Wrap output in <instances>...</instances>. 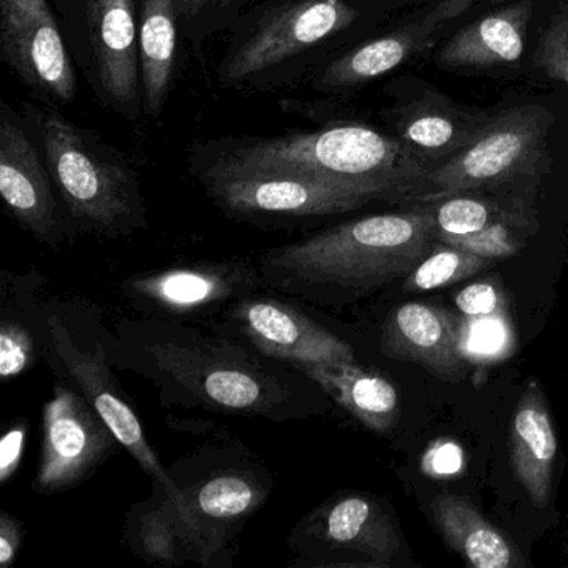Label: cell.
I'll return each mask as SVG.
<instances>
[{"mask_svg":"<svg viewBox=\"0 0 568 568\" xmlns=\"http://www.w3.org/2000/svg\"><path fill=\"white\" fill-rule=\"evenodd\" d=\"M108 351L112 365L144 375L164 402L181 407L275 422L311 417L321 408L315 395L324 390L315 392L317 384L297 368L181 322H122L118 335H109Z\"/></svg>","mask_w":568,"mask_h":568,"instance_id":"obj_1","label":"cell"},{"mask_svg":"<svg viewBox=\"0 0 568 568\" xmlns=\"http://www.w3.org/2000/svg\"><path fill=\"white\" fill-rule=\"evenodd\" d=\"M192 168L301 175L368 202H420L434 165L398 138L362 124H331L275 138L222 139L192 151Z\"/></svg>","mask_w":568,"mask_h":568,"instance_id":"obj_2","label":"cell"},{"mask_svg":"<svg viewBox=\"0 0 568 568\" xmlns=\"http://www.w3.org/2000/svg\"><path fill=\"white\" fill-rule=\"evenodd\" d=\"M432 209L368 215L265 254L271 287L312 304H334L407 277L434 247Z\"/></svg>","mask_w":568,"mask_h":568,"instance_id":"obj_3","label":"cell"},{"mask_svg":"<svg viewBox=\"0 0 568 568\" xmlns=\"http://www.w3.org/2000/svg\"><path fill=\"white\" fill-rule=\"evenodd\" d=\"M31 109L65 222L78 232L104 237L144 229L148 209L138 172L125 155L59 112Z\"/></svg>","mask_w":568,"mask_h":568,"instance_id":"obj_4","label":"cell"},{"mask_svg":"<svg viewBox=\"0 0 568 568\" xmlns=\"http://www.w3.org/2000/svg\"><path fill=\"white\" fill-rule=\"evenodd\" d=\"M362 19L352 0H271L252 11L217 68L224 88L267 91L314 71Z\"/></svg>","mask_w":568,"mask_h":568,"instance_id":"obj_5","label":"cell"},{"mask_svg":"<svg viewBox=\"0 0 568 568\" xmlns=\"http://www.w3.org/2000/svg\"><path fill=\"white\" fill-rule=\"evenodd\" d=\"M28 312L41 341L42 358L48 361L59 377L68 381L72 388L88 398L89 404L114 432L122 448L181 507V488L162 467L161 460L149 445L141 420L112 372L108 344L99 338H94L91 345L85 344L81 331L74 325V315L68 317V314H62L58 304H41L28 298Z\"/></svg>","mask_w":568,"mask_h":568,"instance_id":"obj_6","label":"cell"},{"mask_svg":"<svg viewBox=\"0 0 568 568\" xmlns=\"http://www.w3.org/2000/svg\"><path fill=\"white\" fill-rule=\"evenodd\" d=\"M550 124V115L538 105L490 118L470 145L428 172L427 194L420 202L481 191L527 174L545 154Z\"/></svg>","mask_w":568,"mask_h":568,"instance_id":"obj_7","label":"cell"},{"mask_svg":"<svg viewBox=\"0 0 568 568\" xmlns=\"http://www.w3.org/2000/svg\"><path fill=\"white\" fill-rule=\"evenodd\" d=\"M225 214L247 221H297L345 214L371 204L357 192L301 175L192 168Z\"/></svg>","mask_w":568,"mask_h":568,"instance_id":"obj_8","label":"cell"},{"mask_svg":"<svg viewBox=\"0 0 568 568\" xmlns=\"http://www.w3.org/2000/svg\"><path fill=\"white\" fill-rule=\"evenodd\" d=\"M41 458L34 490L62 494L91 477L122 447L99 412L71 385H58L42 410Z\"/></svg>","mask_w":568,"mask_h":568,"instance_id":"obj_9","label":"cell"},{"mask_svg":"<svg viewBox=\"0 0 568 568\" xmlns=\"http://www.w3.org/2000/svg\"><path fill=\"white\" fill-rule=\"evenodd\" d=\"M257 284L258 272L245 262H197L134 275L122 294L145 317L181 322L214 314L252 295Z\"/></svg>","mask_w":568,"mask_h":568,"instance_id":"obj_10","label":"cell"},{"mask_svg":"<svg viewBox=\"0 0 568 568\" xmlns=\"http://www.w3.org/2000/svg\"><path fill=\"white\" fill-rule=\"evenodd\" d=\"M0 51L39 98L68 105L78 79L48 0H0Z\"/></svg>","mask_w":568,"mask_h":568,"instance_id":"obj_11","label":"cell"},{"mask_svg":"<svg viewBox=\"0 0 568 568\" xmlns=\"http://www.w3.org/2000/svg\"><path fill=\"white\" fill-rule=\"evenodd\" d=\"M0 194L11 217L39 242L55 247L64 241L68 222L51 172L8 102L0 114Z\"/></svg>","mask_w":568,"mask_h":568,"instance_id":"obj_12","label":"cell"},{"mask_svg":"<svg viewBox=\"0 0 568 568\" xmlns=\"http://www.w3.org/2000/svg\"><path fill=\"white\" fill-rule=\"evenodd\" d=\"M297 565L315 567L332 551L351 550L388 567L402 548V537L384 505L368 495L348 494L315 508L292 531Z\"/></svg>","mask_w":568,"mask_h":568,"instance_id":"obj_13","label":"cell"},{"mask_svg":"<svg viewBox=\"0 0 568 568\" xmlns=\"http://www.w3.org/2000/svg\"><path fill=\"white\" fill-rule=\"evenodd\" d=\"M179 488L182 505L175 507L187 531L194 561L204 567L215 564L231 538L268 497L265 481L254 470L241 467L221 468Z\"/></svg>","mask_w":568,"mask_h":568,"instance_id":"obj_14","label":"cell"},{"mask_svg":"<svg viewBox=\"0 0 568 568\" xmlns=\"http://www.w3.org/2000/svg\"><path fill=\"white\" fill-rule=\"evenodd\" d=\"M227 315L251 347L287 365L355 362L354 348L344 338L285 302L247 295Z\"/></svg>","mask_w":568,"mask_h":568,"instance_id":"obj_15","label":"cell"},{"mask_svg":"<svg viewBox=\"0 0 568 568\" xmlns=\"http://www.w3.org/2000/svg\"><path fill=\"white\" fill-rule=\"evenodd\" d=\"M471 2L474 0H444L424 19L327 59L308 74V88L321 94H337L362 88L395 71L424 52L442 26L464 14Z\"/></svg>","mask_w":568,"mask_h":568,"instance_id":"obj_16","label":"cell"},{"mask_svg":"<svg viewBox=\"0 0 568 568\" xmlns=\"http://www.w3.org/2000/svg\"><path fill=\"white\" fill-rule=\"evenodd\" d=\"M85 21L105 104L129 121H138L144 94L134 0H94Z\"/></svg>","mask_w":568,"mask_h":568,"instance_id":"obj_17","label":"cell"},{"mask_svg":"<svg viewBox=\"0 0 568 568\" xmlns=\"http://www.w3.org/2000/svg\"><path fill=\"white\" fill-rule=\"evenodd\" d=\"M465 328L450 311L428 302L398 305L385 318L381 348L395 361L412 362L444 381L465 377Z\"/></svg>","mask_w":568,"mask_h":568,"instance_id":"obj_18","label":"cell"},{"mask_svg":"<svg viewBox=\"0 0 568 568\" xmlns=\"http://www.w3.org/2000/svg\"><path fill=\"white\" fill-rule=\"evenodd\" d=\"M557 450V435L544 390L537 382H528L511 418L510 464L537 508L547 507L550 501Z\"/></svg>","mask_w":568,"mask_h":568,"instance_id":"obj_19","label":"cell"},{"mask_svg":"<svg viewBox=\"0 0 568 568\" xmlns=\"http://www.w3.org/2000/svg\"><path fill=\"white\" fill-rule=\"evenodd\" d=\"M318 385L335 404L375 434H388L397 425L400 405L388 378L357 362L291 365Z\"/></svg>","mask_w":568,"mask_h":568,"instance_id":"obj_20","label":"cell"},{"mask_svg":"<svg viewBox=\"0 0 568 568\" xmlns=\"http://www.w3.org/2000/svg\"><path fill=\"white\" fill-rule=\"evenodd\" d=\"M531 11L530 0H520L460 29L438 52V64L452 71L514 64L524 54Z\"/></svg>","mask_w":568,"mask_h":568,"instance_id":"obj_21","label":"cell"},{"mask_svg":"<svg viewBox=\"0 0 568 568\" xmlns=\"http://www.w3.org/2000/svg\"><path fill=\"white\" fill-rule=\"evenodd\" d=\"M488 121L485 115L462 111L442 95H427L398 112L395 129L400 141L435 168L470 145Z\"/></svg>","mask_w":568,"mask_h":568,"instance_id":"obj_22","label":"cell"},{"mask_svg":"<svg viewBox=\"0 0 568 568\" xmlns=\"http://www.w3.org/2000/svg\"><path fill=\"white\" fill-rule=\"evenodd\" d=\"M434 211L435 239L454 247L465 248L481 257H510L518 251L514 235L508 231L510 217L504 211L465 194L438 199Z\"/></svg>","mask_w":568,"mask_h":568,"instance_id":"obj_23","label":"cell"},{"mask_svg":"<svg viewBox=\"0 0 568 568\" xmlns=\"http://www.w3.org/2000/svg\"><path fill=\"white\" fill-rule=\"evenodd\" d=\"M432 511L445 541L471 567H524L520 551L468 498L442 491L432 501Z\"/></svg>","mask_w":568,"mask_h":568,"instance_id":"obj_24","label":"cell"},{"mask_svg":"<svg viewBox=\"0 0 568 568\" xmlns=\"http://www.w3.org/2000/svg\"><path fill=\"white\" fill-rule=\"evenodd\" d=\"M181 0H142L139 24L144 111L158 119L168 104L178 55V22Z\"/></svg>","mask_w":568,"mask_h":568,"instance_id":"obj_25","label":"cell"},{"mask_svg":"<svg viewBox=\"0 0 568 568\" xmlns=\"http://www.w3.org/2000/svg\"><path fill=\"white\" fill-rule=\"evenodd\" d=\"M159 498L132 508L128 520V540L132 550L149 564L184 565L194 560L187 531L171 495L155 485Z\"/></svg>","mask_w":568,"mask_h":568,"instance_id":"obj_26","label":"cell"},{"mask_svg":"<svg viewBox=\"0 0 568 568\" xmlns=\"http://www.w3.org/2000/svg\"><path fill=\"white\" fill-rule=\"evenodd\" d=\"M437 242L427 257L405 277V291L427 292L448 287L480 274L494 262L465 248Z\"/></svg>","mask_w":568,"mask_h":568,"instance_id":"obj_27","label":"cell"},{"mask_svg":"<svg viewBox=\"0 0 568 568\" xmlns=\"http://www.w3.org/2000/svg\"><path fill=\"white\" fill-rule=\"evenodd\" d=\"M29 298V297H28ZM28 298L24 311L18 304L11 308L6 305L0 321V377L8 382L31 371L42 358L41 341L32 325L28 312Z\"/></svg>","mask_w":568,"mask_h":568,"instance_id":"obj_28","label":"cell"},{"mask_svg":"<svg viewBox=\"0 0 568 568\" xmlns=\"http://www.w3.org/2000/svg\"><path fill=\"white\" fill-rule=\"evenodd\" d=\"M535 68L568 85V4L560 2L534 52Z\"/></svg>","mask_w":568,"mask_h":568,"instance_id":"obj_29","label":"cell"},{"mask_svg":"<svg viewBox=\"0 0 568 568\" xmlns=\"http://www.w3.org/2000/svg\"><path fill=\"white\" fill-rule=\"evenodd\" d=\"M500 292L491 282L468 285L455 297L458 311L467 317H490L500 311Z\"/></svg>","mask_w":568,"mask_h":568,"instance_id":"obj_30","label":"cell"},{"mask_svg":"<svg viewBox=\"0 0 568 568\" xmlns=\"http://www.w3.org/2000/svg\"><path fill=\"white\" fill-rule=\"evenodd\" d=\"M29 424L26 420L18 422L6 432L0 442V484H8L24 457L26 442H28Z\"/></svg>","mask_w":568,"mask_h":568,"instance_id":"obj_31","label":"cell"},{"mask_svg":"<svg viewBox=\"0 0 568 568\" xmlns=\"http://www.w3.org/2000/svg\"><path fill=\"white\" fill-rule=\"evenodd\" d=\"M24 531L18 518L9 511H0V567L9 568L18 560Z\"/></svg>","mask_w":568,"mask_h":568,"instance_id":"obj_32","label":"cell"},{"mask_svg":"<svg viewBox=\"0 0 568 568\" xmlns=\"http://www.w3.org/2000/svg\"><path fill=\"white\" fill-rule=\"evenodd\" d=\"M211 2L217 0H181L182 19L197 18Z\"/></svg>","mask_w":568,"mask_h":568,"instance_id":"obj_33","label":"cell"},{"mask_svg":"<svg viewBox=\"0 0 568 568\" xmlns=\"http://www.w3.org/2000/svg\"><path fill=\"white\" fill-rule=\"evenodd\" d=\"M82 4H84L85 9V19H88L89 9H91V6L94 4V0H82Z\"/></svg>","mask_w":568,"mask_h":568,"instance_id":"obj_34","label":"cell"},{"mask_svg":"<svg viewBox=\"0 0 568 568\" xmlns=\"http://www.w3.org/2000/svg\"><path fill=\"white\" fill-rule=\"evenodd\" d=\"M235 0H217V4L222 6V8H229V6L234 4Z\"/></svg>","mask_w":568,"mask_h":568,"instance_id":"obj_35","label":"cell"},{"mask_svg":"<svg viewBox=\"0 0 568 568\" xmlns=\"http://www.w3.org/2000/svg\"><path fill=\"white\" fill-rule=\"evenodd\" d=\"M488 2H507V0H488Z\"/></svg>","mask_w":568,"mask_h":568,"instance_id":"obj_36","label":"cell"}]
</instances>
